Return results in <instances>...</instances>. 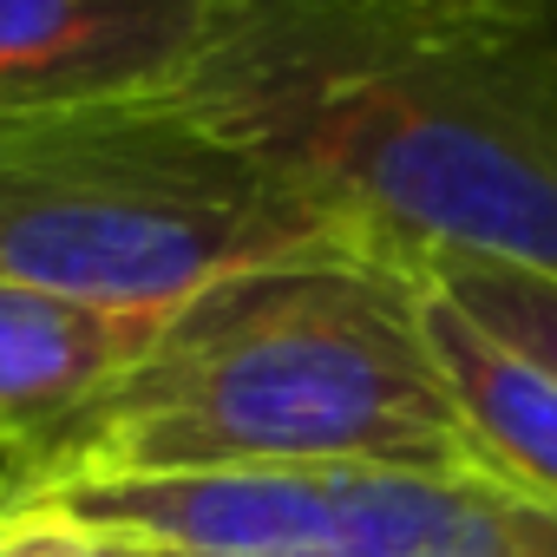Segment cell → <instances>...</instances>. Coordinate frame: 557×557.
<instances>
[{
  "label": "cell",
  "instance_id": "30bf717a",
  "mask_svg": "<svg viewBox=\"0 0 557 557\" xmlns=\"http://www.w3.org/2000/svg\"><path fill=\"white\" fill-rule=\"evenodd\" d=\"M40 505H47V492H40V485H27V479H14V472H0V537L21 531Z\"/></svg>",
  "mask_w": 557,
  "mask_h": 557
},
{
  "label": "cell",
  "instance_id": "7a4b0ae2",
  "mask_svg": "<svg viewBox=\"0 0 557 557\" xmlns=\"http://www.w3.org/2000/svg\"><path fill=\"white\" fill-rule=\"evenodd\" d=\"M230 466L472 472L426 348V289L400 256L348 243L197 289L60 446L40 492Z\"/></svg>",
  "mask_w": 557,
  "mask_h": 557
},
{
  "label": "cell",
  "instance_id": "6da1fadb",
  "mask_svg": "<svg viewBox=\"0 0 557 557\" xmlns=\"http://www.w3.org/2000/svg\"><path fill=\"white\" fill-rule=\"evenodd\" d=\"M171 99L400 262L479 249L557 275V0H210Z\"/></svg>",
  "mask_w": 557,
  "mask_h": 557
},
{
  "label": "cell",
  "instance_id": "277c9868",
  "mask_svg": "<svg viewBox=\"0 0 557 557\" xmlns=\"http://www.w3.org/2000/svg\"><path fill=\"white\" fill-rule=\"evenodd\" d=\"M47 498L171 557H557V505L485 472L230 466L92 479Z\"/></svg>",
  "mask_w": 557,
  "mask_h": 557
},
{
  "label": "cell",
  "instance_id": "ba28073f",
  "mask_svg": "<svg viewBox=\"0 0 557 557\" xmlns=\"http://www.w3.org/2000/svg\"><path fill=\"white\" fill-rule=\"evenodd\" d=\"M407 269L459 315H472L485 335H498L505 348H518L557 381V275L479 249H413Z\"/></svg>",
  "mask_w": 557,
  "mask_h": 557
},
{
  "label": "cell",
  "instance_id": "9c48e42d",
  "mask_svg": "<svg viewBox=\"0 0 557 557\" xmlns=\"http://www.w3.org/2000/svg\"><path fill=\"white\" fill-rule=\"evenodd\" d=\"M0 557H171V550H158L151 537L112 531V524L66 518V511H53V498H47L8 544H0Z\"/></svg>",
  "mask_w": 557,
  "mask_h": 557
},
{
  "label": "cell",
  "instance_id": "3957f363",
  "mask_svg": "<svg viewBox=\"0 0 557 557\" xmlns=\"http://www.w3.org/2000/svg\"><path fill=\"white\" fill-rule=\"evenodd\" d=\"M348 243L361 236L329 197L171 92L0 125V275L14 283L177 309L223 275Z\"/></svg>",
  "mask_w": 557,
  "mask_h": 557
},
{
  "label": "cell",
  "instance_id": "8992f818",
  "mask_svg": "<svg viewBox=\"0 0 557 557\" xmlns=\"http://www.w3.org/2000/svg\"><path fill=\"white\" fill-rule=\"evenodd\" d=\"M210 0H0V125L171 92Z\"/></svg>",
  "mask_w": 557,
  "mask_h": 557
},
{
  "label": "cell",
  "instance_id": "8fae6325",
  "mask_svg": "<svg viewBox=\"0 0 557 557\" xmlns=\"http://www.w3.org/2000/svg\"><path fill=\"white\" fill-rule=\"evenodd\" d=\"M413 8H446V14H524L544 0H413Z\"/></svg>",
  "mask_w": 557,
  "mask_h": 557
},
{
  "label": "cell",
  "instance_id": "5b68a950",
  "mask_svg": "<svg viewBox=\"0 0 557 557\" xmlns=\"http://www.w3.org/2000/svg\"><path fill=\"white\" fill-rule=\"evenodd\" d=\"M164 322L171 309H119L0 275V472L40 485Z\"/></svg>",
  "mask_w": 557,
  "mask_h": 557
},
{
  "label": "cell",
  "instance_id": "52a82bcc",
  "mask_svg": "<svg viewBox=\"0 0 557 557\" xmlns=\"http://www.w3.org/2000/svg\"><path fill=\"white\" fill-rule=\"evenodd\" d=\"M426 348L453 394L472 472L537 505H557V381L433 289H426Z\"/></svg>",
  "mask_w": 557,
  "mask_h": 557
}]
</instances>
